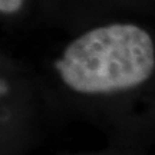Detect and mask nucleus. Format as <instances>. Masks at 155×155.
Returning <instances> with one entry per match:
<instances>
[{"instance_id": "obj_1", "label": "nucleus", "mask_w": 155, "mask_h": 155, "mask_svg": "<svg viewBox=\"0 0 155 155\" xmlns=\"http://www.w3.org/2000/svg\"><path fill=\"white\" fill-rule=\"evenodd\" d=\"M55 66L63 83L79 94L128 91L152 76L155 43L134 23H109L72 40Z\"/></svg>"}, {"instance_id": "obj_2", "label": "nucleus", "mask_w": 155, "mask_h": 155, "mask_svg": "<svg viewBox=\"0 0 155 155\" xmlns=\"http://www.w3.org/2000/svg\"><path fill=\"white\" fill-rule=\"evenodd\" d=\"M23 5V0H0V12L2 13H15Z\"/></svg>"}, {"instance_id": "obj_3", "label": "nucleus", "mask_w": 155, "mask_h": 155, "mask_svg": "<svg viewBox=\"0 0 155 155\" xmlns=\"http://www.w3.org/2000/svg\"><path fill=\"white\" fill-rule=\"evenodd\" d=\"M6 89H7V88H6V85H5V83H3V82H0V95H2V94H5V92H6Z\"/></svg>"}]
</instances>
